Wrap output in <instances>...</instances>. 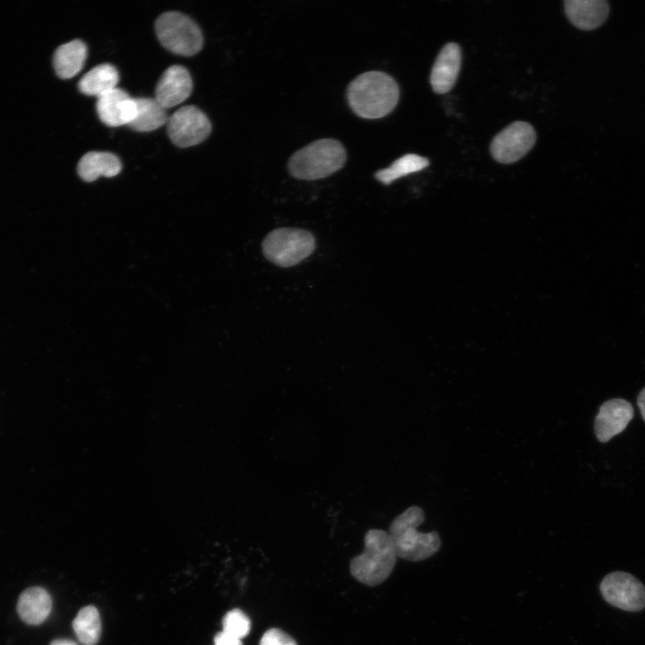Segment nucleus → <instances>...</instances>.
I'll list each match as a JSON object with an SVG mask.
<instances>
[{
	"label": "nucleus",
	"mask_w": 645,
	"mask_h": 645,
	"mask_svg": "<svg viewBox=\"0 0 645 645\" xmlns=\"http://www.w3.org/2000/svg\"><path fill=\"white\" fill-rule=\"evenodd\" d=\"M215 645H243L240 639H237L225 632H219L214 637Z\"/></svg>",
	"instance_id": "24"
},
{
	"label": "nucleus",
	"mask_w": 645,
	"mask_h": 645,
	"mask_svg": "<svg viewBox=\"0 0 645 645\" xmlns=\"http://www.w3.org/2000/svg\"><path fill=\"white\" fill-rule=\"evenodd\" d=\"M346 150L335 139H321L296 151L288 161L289 173L296 178H324L340 169L346 161Z\"/></svg>",
	"instance_id": "4"
},
{
	"label": "nucleus",
	"mask_w": 645,
	"mask_h": 645,
	"mask_svg": "<svg viewBox=\"0 0 645 645\" xmlns=\"http://www.w3.org/2000/svg\"><path fill=\"white\" fill-rule=\"evenodd\" d=\"M136 116L128 126L136 132H150L167 124L168 116L155 98H137Z\"/></svg>",
	"instance_id": "19"
},
{
	"label": "nucleus",
	"mask_w": 645,
	"mask_h": 645,
	"mask_svg": "<svg viewBox=\"0 0 645 645\" xmlns=\"http://www.w3.org/2000/svg\"><path fill=\"white\" fill-rule=\"evenodd\" d=\"M262 246L267 260L280 267H291L313 253L315 240L307 230L281 228L270 232Z\"/></svg>",
	"instance_id": "5"
},
{
	"label": "nucleus",
	"mask_w": 645,
	"mask_h": 645,
	"mask_svg": "<svg viewBox=\"0 0 645 645\" xmlns=\"http://www.w3.org/2000/svg\"><path fill=\"white\" fill-rule=\"evenodd\" d=\"M87 57V47L80 39H74L58 47L53 56L56 73L62 79L75 76L83 67Z\"/></svg>",
	"instance_id": "17"
},
{
	"label": "nucleus",
	"mask_w": 645,
	"mask_h": 645,
	"mask_svg": "<svg viewBox=\"0 0 645 645\" xmlns=\"http://www.w3.org/2000/svg\"><path fill=\"white\" fill-rule=\"evenodd\" d=\"M461 63V51L454 42L443 47L433 65L430 82L434 92L447 93L454 86Z\"/></svg>",
	"instance_id": "13"
},
{
	"label": "nucleus",
	"mask_w": 645,
	"mask_h": 645,
	"mask_svg": "<svg viewBox=\"0 0 645 645\" xmlns=\"http://www.w3.org/2000/svg\"><path fill=\"white\" fill-rule=\"evenodd\" d=\"M347 97L351 109L360 117L375 119L391 113L396 107L400 90L389 74L369 71L356 77L348 85Z\"/></svg>",
	"instance_id": "1"
},
{
	"label": "nucleus",
	"mask_w": 645,
	"mask_h": 645,
	"mask_svg": "<svg viewBox=\"0 0 645 645\" xmlns=\"http://www.w3.org/2000/svg\"><path fill=\"white\" fill-rule=\"evenodd\" d=\"M51 608L50 595L40 587L27 589L18 599L17 612L20 618L28 624H42L48 617Z\"/></svg>",
	"instance_id": "15"
},
{
	"label": "nucleus",
	"mask_w": 645,
	"mask_h": 645,
	"mask_svg": "<svg viewBox=\"0 0 645 645\" xmlns=\"http://www.w3.org/2000/svg\"><path fill=\"white\" fill-rule=\"evenodd\" d=\"M600 590L605 600L618 608L637 612L645 607V587L630 573L607 574L601 581Z\"/></svg>",
	"instance_id": "9"
},
{
	"label": "nucleus",
	"mask_w": 645,
	"mask_h": 645,
	"mask_svg": "<svg viewBox=\"0 0 645 645\" xmlns=\"http://www.w3.org/2000/svg\"><path fill=\"white\" fill-rule=\"evenodd\" d=\"M633 417L632 406L625 400L612 399L604 402L595 418L597 438L606 443L623 432Z\"/></svg>",
	"instance_id": "12"
},
{
	"label": "nucleus",
	"mask_w": 645,
	"mask_h": 645,
	"mask_svg": "<svg viewBox=\"0 0 645 645\" xmlns=\"http://www.w3.org/2000/svg\"><path fill=\"white\" fill-rule=\"evenodd\" d=\"M425 513L418 506H411L391 521L388 534L398 557L419 562L434 555L441 539L436 531L421 533L417 528L424 522Z\"/></svg>",
	"instance_id": "2"
},
{
	"label": "nucleus",
	"mask_w": 645,
	"mask_h": 645,
	"mask_svg": "<svg viewBox=\"0 0 645 645\" xmlns=\"http://www.w3.org/2000/svg\"><path fill=\"white\" fill-rule=\"evenodd\" d=\"M260 645H297L288 633L278 628L267 630L261 638Z\"/></svg>",
	"instance_id": "23"
},
{
	"label": "nucleus",
	"mask_w": 645,
	"mask_h": 645,
	"mask_svg": "<svg viewBox=\"0 0 645 645\" xmlns=\"http://www.w3.org/2000/svg\"><path fill=\"white\" fill-rule=\"evenodd\" d=\"M96 110L102 123L110 127L128 125L136 116L135 99L119 88L97 97Z\"/></svg>",
	"instance_id": "10"
},
{
	"label": "nucleus",
	"mask_w": 645,
	"mask_h": 645,
	"mask_svg": "<svg viewBox=\"0 0 645 645\" xmlns=\"http://www.w3.org/2000/svg\"><path fill=\"white\" fill-rule=\"evenodd\" d=\"M122 168L120 159L111 152L90 151L79 160L77 171L86 182L95 181L99 176L112 177Z\"/></svg>",
	"instance_id": "16"
},
{
	"label": "nucleus",
	"mask_w": 645,
	"mask_h": 645,
	"mask_svg": "<svg viewBox=\"0 0 645 645\" xmlns=\"http://www.w3.org/2000/svg\"><path fill=\"white\" fill-rule=\"evenodd\" d=\"M429 165V160L417 154H406L396 159L390 167L375 173V178L389 185L399 177L417 172Z\"/></svg>",
	"instance_id": "21"
},
{
	"label": "nucleus",
	"mask_w": 645,
	"mask_h": 645,
	"mask_svg": "<svg viewBox=\"0 0 645 645\" xmlns=\"http://www.w3.org/2000/svg\"><path fill=\"white\" fill-rule=\"evenodd\" d=\"M155 30L161 45L174 54L192 56L202 47L203 39L199 26L181 13H162L155 22Z\"/></svg>",
	"instance_id": "6"
},
{
	"label": "nucleus",
	"mask_w": 645,
	"mask_h": 645,
	"mask_svg": "<svg viewBox=\"0 0 645 645\" xmlns=\"http://www.w3.org/2000/svg\"><path fill=\"white\" fill-rule=\"evenodd\" d=\"M564 10L574 26L581 30H592L606 19L609 5L606 0H566Z\"/></svg>",
	"instance_id": "14"
},
{
	"label": "nucleus",
	"mask_w": 645,
	"mask_h": 645,
	"mask_svg": "<svg viewBox=\"0 0 645 645\" xmlns=\"http://www.w3.org/2000/svg\"><path fill=\"white\" fill-rule=\"evenodd\" d=\"M222 624L223 632L240 640L249 633L251 628L248 616L237 608L228 611L225 615Z\"/></svg>",
	"instance_id": "22"
},
{
	"label": "nucleus",
	"mask_w": 645,
	"mask_h": 645,
	"mask_svg": "<svg viewBox=\"0 0 645 645\" xmlns=\"http://www.w3.org/2000/svg\"><path fill=\"white\" fill-rule=\"evenodd\" d=\"M74 632L84 645H95L100 637L101 623L96 607H82L73 622Z\"/></svg>",
	"instance_id": "20"
},
{
	"label": "nucleus",
	"mask_w": 645,
	"mask_h": 645,
	"mask_svg": "<svg viewBox=\"0 0 645 645\" xmlns=\"http://www.w3.org/2000/svg\"><path fill=\"white\" fill-rule=\"evenodd\" d=\"M637 403L640 408L642 418L645 421V388H643L640 391V393L638 395V399H637Z\"/></svg>",
	"instance_id": "25"
},
{
	"label": "nucleus",
	"mask_w": 645,
	"mask_h": 645,
	"mask_svg": "<svg viewBox=\"0 0 645 645\" xmlns=\"http://www.w3.org/2000/svg\"><path fill=\"white\" fill-rule=\"evenodd\" d=\"M536 132L523 121L513 122L493 139L490 151L493 158L503 164L513 163L525 156L536 142Z\"/></svg>",
	"instance_id": "8"
},
{
	"label": "nucleus",
	"mask_w": 645,
	"mask_h": 645,
	"mask_svg": "<svg viewBox=\"0 0 645 645\" xmlns=\"http://www.w3.org/2000/svg\"><path fill=\"white\" fill-rule=\"evenodd\" d=\"M192 90L193 81L188 70L174 64L160 76L155 89V99L164 108H170L185 101Z\"/></svg>",
	"instance_id": "11"
},
{
	"label": "nucleus",
	"mask_w": 645,
	"mask_h": 645,
	"mask_svg": "<svg viewBox=\"0 0 645 645\" xmlns=\"http://www.w3.org/2000/svg\"><path fill=\"white\" fill-rule=\"evenodd\" d=\"M50 645H77L74 641L67 639H57L53 641Z\"/></svg>",
	"instance_id": "26"
},
{
	"label": "nucleus",
	"mask_w": 645,
	"mask_h": 645,
	"mask_svg": "<svg viewBox=\"0 0 645 645\" xmlns=\"http://www.w3.org/2000/svg\"><path fill=\"white\" fill-rule=\"evenodd\" d=\"M167 131L174 144L186 148L202 142L211 131V124L197 107L184 106L168 117Z\"/></svg>",
	"instance_id": "7"
},
{
	"label": "nucleus",
	"mask_w": 645,
	"mask_h": 645,
	"mask_svg": "<svg viewBox=\"0 0 645 645\" xmlns=\"http://www.w3.org/2000/svg\"><path fill=\"white\" fill-rule=\"evenodd\" d=\"M118 81L119 74L116 68L110 64H101L81 78L78 88L85 95L99 97L116 88Z\"/></svg>",
	"instance_id": "18"
},
{
	"label": "nucleus",
	"mask_w": 645,
	"mask_h": 645,
	"mask_svg": "<svg viewBox=\"0 0 645 645\" xmlns=\"http://www.w3.org/2000/svg\"><path fill=\"white\" fill-rule=\"evenodd\" d=\"M364 541L363 552L350 562V572L361 583L377 586L390 576L398 556L390 535L383 529H369Z\"/></svg>",
	"instance_id": "3"
}]
</instances>
